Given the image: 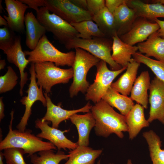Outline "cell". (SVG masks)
I'll return each mask as SVG.
<instances>
[{
  "label": "cell",
  "instance_id": "cell-1",
  "mask_svg": "<svg viewBox=\"0 0 164 164\" xmlns=\"http://www.w3.org/2000/svg\"><path fill=\"white\" fill-rule=\"evenodd\" d=\"M91 111L95 120L94 130L97 136L107 138L115 134L122 138L123 132L128 131L125 116L116 112L103 99L93 106Z\"/></svg>",
  "mask_w": 164,
  "mask_h": 164
},
{
  "label": "cell",
  "instance_id": "cell-2",
  "mask_svg": "<svg viewBox=\"0 0 164 164\" xmlns=\"http://www.w3.org/2000/svg\"><path fill=\"white\" fill-rule=\"evenodd\" d=\"M14 111L11 113V120L9 131L6 136L0 142V150L11 148L22 149L25 154L28 156L36 152L46 150H56L57 148L50 142L43 141L42 139L32 134L30 130L21 132L12 130V124L13 119Z\"/></svg>",
  "mask_w": 164,
  "mask_h": 164
},
{
  "label": "cell",
  "instance_id": "cell-3",
  "mask_svg": "<svg viewBox=\"0 0 164 164\" xmlns=\"http://www.w3.org/2000/svg\"><path fill=\"white\" fill-rule=\"evenodd\" d=\"M24 52L26 56H28V59L31 63L51 62L58 67L67 66L72 67L75 54V52L72 51L67 53L60 51L50 41L46 34L33 50Z\"/></svg>",
  "mask_w": 164,
  "mask_h": 164
},
{
  "label": "cell",
  "instance_id": "cell-4",
  "mask_svg": "<svg viewBox=\"0 0 164 164\" xmlns=\"http://www.w3.org/2000/svg\"><path fill=\"white\" fill-rule=\"evenodd\" d=\"M75 49V56L71 67L73 70V80L69 89L71 98L77 96L79 92L86 93L90 85L87 79V73L101 60L83 49L78 48Z\"/></svg>",
  "mask_w": 164,
  "mask_h": 164
},
{
  "label": "cell",
  "instance_id": "cell-5",
  "mask_svg": "<svg viewBox=\"0 0 164 164\" xmlns=\"http://www.w3.org/2000/svg\"><path fill=\"white\" fill-rule=\"evenodd\" d=\"M113 40L106 37H94L90 39H84L77 37L70 40L65 45L68 50L80 48L108 64L112 70L122 68L113 60L111 54Z\"/></svg>",
  "mask_w": 164,
  "mask_h": 164
},
{
  "label": "cell",
  "instance_id": "cell-6",
  "mask_svg": "<svg viewBox=\"0 0 164 164\" xmlns=\"http://www.w3.org/2000/svg\"><path fill=\"white\" fill-rule=\"evenodd\" d=\"M36 13L37 19L46 31L51 32L54 39L64 46L78 35L70 24L56 14L50 13L45 7L40 8Z\"/></svg>",
  "mask_w": 164,
  "mask_h": 164
},
{
  "label": "cell",
  "instance_id": "cell-7",
  "mask_svg": "<svg viewBox=\"0 0 164 164\" xmlns=\"http://www.w3.org/2000/svg\"><path fill=\"white\" fill-rule=\"evenodd\" d=\"M37 83L47 94L56 84L68 83L73 77L72 67L63 69L56 66L51 62L35 63Z\"/></svg>",
  "mask_w": 164,
  "mask_h": 164
},
{
  "label": "cell",
  "instance_id": "cell-8",
  "mask_svg": "<svg viewBox=\"0 0 164 164\" xmlns=\"http://www.w3.org/2000/svg\"><path fill=\"white\" fill-rule=\"evenodd\" d=\"M107 63L100 60L96 66L95 78L86 91V100L91 101L95 104L100 101L111 87L113 80L127 68V67H124L118 70H111L108 68Z\"/></svg>",
  "mask_w": 164,
  "mask_h": 164
},
{
  "label": "cell",
  "instance_id": "cell-9",
  "mask_svg": "<svg viewBox=\"0 0 164 164\" xmlns=\"http://www.w3.org/2000/svg\"><path fill=\"white\" fill-rule=\"evenodd\" d=\"M29 72L30 75V82L26 91L27 95L23 97L20 100L22 104L25 106V111L20 122L16 126L17 130L21 132H24L26 130L28 121L32 114V107L35 102L39 101L44 107L46 106V100L43 93V88L41 87H39L37 83L35 63H31Z\"/></svg>",
  "mask_w": 164,
  "mask_h": 164
},
{
  "label": "cell",
  "instance_id": "cell-10",
  "mask_svg": "<svg viewBox=\"0 0 164 164\" xmlns=\"http://www.w3.org/2000/svg\"><path fill=\"white\" fill-rule=\"evenodd\" d=\"M45 3L50 11L70 24L92 20L88 11L79 8L70 0H45Z\"/></svg>",
  "mask_w": 164,
  "mask_h": 164
},
{
  "label": "cell",
  "instance_id": "cell-11",
  "mask_svg": "<svg viewBox=\"0 0 164 164\" xmlns=\"http://www.w3.org/2000/svg\"><path fill=\"white\" fill-rule=\"evenodd\" d=\"M139 18L136 19L128 31L119 36L123 42L131 46L145 41L159 29L156 22H152L146 19Z\"/></svg>",
  "mask_w": 164,
  "mask_h": 164
},
{
  "label": "cell",
  "instance_id": "cell-12",
  "mask_svg": "<svg viewBox=\"0 0 164 164\" xmlns=\"http://www.w3.org/2000/svg\"><path fill=\"white\" fill-rule=\"evenodd\" d=\"M35 122V127L41 131V132L38 134L36 136L42 139L49 140L58 150L63 149L66 150L68 149L70 151L78 147L76 142H73L69 139L64 135V133L67 130L62 131L58 128L50 127L49 125V122L43 121L39 118L36 120Z\"/></svg>",
  "mask_w": 164,
  "mask_h": 164
},
{
  "label": "cell",
  "instance_id": "cell-13",
  "mask_svg": "<svg viewBox=\"0 0 164 164\" xmlns=\"http://www.w3.org/2000/svg\"><path fill=\"white\" fill-rule=\"evenodd\" d=\"M149 123L158 120L164 125V83L156 77L151 82L149 88Z\"/></svg>",
  "mask_w": 164,
  "mask_h": 164
},
{
  "label": "cell",
  "instance_id": "cell-14",
  "mask_svg": "<svg viewBox=\"0 0 164 164\" xmlns=\"http://www.w3.org/2000/svg\"><path fill=\"white\" fill-rule=\"evenodd\" d=\"M46 100V111L41 120L52 123V127L58 128L60 124L63 121L69 119L73 114L79 112H90L92 105L88 102L83 107L77 109L67 110L61 108L60 105H56L52 102L47 93L44 92Z\"/></svg>",
  "mask_w": 164,
  "mask_h": 164
},
{
  "label": "cell",
  "instance_id": "cell-15",
  "mask_svg": "<svg viewBox=\"0 0 164 164\" xmlns=\"http://www.w3.org/2000/svg\"><path fill=\"white\" fill-rule=\"evenodd\" d=\"M3 52L6 54L8 61L14 64L19 70L20 78L19 94L22 96L24 87L28 80L27 73L25 70L30 62L26 58V55L22 50L20 36H16L12 46Z\"/></svg>",
  "mask_w": 164,
  "mask_h": 164
},
{
  "label": "cell",
  "instance_id": "cell-16",
  "mask_svg": "<svg viewBox=\"0 0 164 164\" xmlns=\"http://www.w3.org/2000/svg\"><path fill=\"white\" fill-rule=\"evenodd\" d=\"M5 3L8 16L4 15L3 17L7 21L8 26L14 32H23L25 13L28 6L19 0H5Z\"/></svg>",
  "mask_w": 164,
  "mask_h": 164
},
{
  "label": "cell",
  "instance_id": "cell-17",
  "mask_svg": "<svg viewBox=\"0 0 164 164\" xmlns=\"http://www.w3.org/2000/svg\"><path fill=\"white\" fill-rule=\"evenodd\" d=\"M71 123L77 129L78 139L76 142L78 146H88L89 135L92 129L95 125V120L91 112L83 114H75L70 118Z\"/></svg>",
  "mask_w": 164,
  "mask_h": 164
},
{
  "label": "cell",
  "instance_id": "cell-18",
  "mask_svg": "<svg viewBox=\"0 0 164 164\" xmlns=\"http://www.w3.org/2000/svg\"><path fill=\"white\" fill-rule=\"evenodd\" d=\"M24 24L26 30V44L32 50L46 31L32 12H28L25 15Z\"/></svg>",
  "mask_w": 164,
  "mask_h": 164
},
{
  "label": "cell",
  "instance_id": "cell-19",
  "mask_svg": "<svg viewBox=\"0 0 164 164\" xmlns=\"http://www.w3.org/2000/svg\"><path fill=\"white\" fill-rule=\"evenodd\" d=\"M112 54L111 57L121 67H126L132 60V55L138 50L137 46H131L123 42L115 34L112 37Z\"/></svg>",
  "mask_w": 164,
  "mask_h": 164
},
{
  "label": "cell",
  "instance_id": "cell-20",
  "mask_svg": "<svg viewBox=\"0 0 164 164\" xmlns=\"http://www.w3.org/2000/svg\"><path fill=\"white\" fill-rule=\"evenodd\" d=\"M140 63L133 58L128 63L126 70L116 81L112 83L111 87L121 94L129 95L136 78V76Z\"/></svg>",
  "mask_w": 164,
  "mask_h": 164
},
{
  "label": "cell",
  "instance_id": "cell-21",
  "mask_svg": "<svg viewBox=\"0 0 164 164\" xmlns=\"http://www.w3.org/2000/svg\"><path fill=\"white\" fill-rule=\"evenodd\" d=\"M144 108L137 103L125 116L130 139H134L142 128L149 126V122L145 118Z\"/></svg>",
  "mask_w": 164,
  "mask_h": 164
},
{
  "label": "cell",
  "instance_id": "cell-22",
  "mask_svg": "<svg viewBox=\"0 0 164 164\" xmlns=\"http://www.w3.org/2000/svg\"><path fill=\"white\" fill-rule=\"evenodd\" d=\"M127 4L134 10L138 17L154 21L158 18H164V5L162 4H148L139 0H128Z\"/></svg>",
  "mask_w": 164,
  "mask_h": 164
},
{
  "label": "cell",
  "instance_id": "cell-23",
  "mask_svg": "<svg viewBox=\"0 0 164 164\" xmlns=\"http://www.w3.org/2000/svg\"><path fill=\"white\" fill-rule=\"evenodd\" d=\"M127 1L118 8L113 13L118 36L128 31L138 18L134 10L127 4Z\"/></svg>",
  "mask_w": 164,
  "mask_h": 164
},
{
  "label": "cell",
  "instance_id": "cell-24",
  "mask_svg": "<svg viewBox=\"0 0 164 164\" xmlns=\"http://www.w3.org/2000/svg\"><path fill=\"white\" fill-rule=\"evenodd\" d=\"M157 32L145 41L138 43L137 46L139 52L145 54L146 56H152L157 60L164 61V39L159 36Z\"/></svg>",
  "mask_w": 164,
  "mask_h": 164
},
{
  "label": "cell",
  "instance_id": "cell-25",
  "mask_svg": "<svg viewBox=\"0 0 164 164\" xmlns=\"http://www.w3.org/2000/svg\"><path fill=\"white\" fill-rule=\"evenodd\" d=\"M150 77L148 71H142L136 78L131 92L130 98L133 101L142 106L145 108H148V90L150 85Z\"/></svg>",
  "mask_w": 164,
  "mask_h": 164
},
{
  "label": "cell",
  "instance_id": "cell-26",
  "mask_svg": "<svg viewBox=\"0 0 164 164\" xmlns=\"http://www.w3.org/2000/svg\"><path fill=\"white\" fill-rule=\"evenodd\" d=\"M101 149H94L88 146H78L69 152V158L64 164H95L96 159L101 154Z\"/></svg>",
  "mask_w": 164,
  "mask_h": 164
},
{
  "label": "cell",
  "instance_id": "cell-27",
  "mask_svg": "<svg viewBox=\"0 0 164 164\" xmlns=\"http://www.w3.org/2000/svg\"><path fill=\"white\" fill-rule=\"evenodd\" d=\"M102 99L112 107L117 108L121 114L125 116L135 105L130 97L120 94L111 87Z\"/></svg>",
  "mask_w": 164,
  "mask_h": 164
},
{
  "label": "cell",
  "instance_id": "cell-28",
  "mask_svg": "<svg viewBox=\"0 0 164 164\" xmlns=\"http://www.w3.org/2000/svg\"><path fill=\"white\" fill-rule=\"evenodd\" d=\"M92 20L97 24L106 37L112 39L117 33L113 15L106 7L93 16Z\"/></svg>",
  "mask_w": 164,
  "mask_h": 164
},
{
  "label": "cell",
  "instance_id": "cell-29",
  "mask_svg": "<svg viewBox=\"0 0 164 164\" xmlns=\"http://www.w3.org/2000/svg\"><path fill=\"white\" fill-rule=\"evenodd\" d=\"M143 136L148 144L152 164H164V149L159 137L151 130L143 132Z\"/></svg>",
  "mask_w": 164,
  "mask_h": 164
},
{
  "label": "cell",
  "instance_id": "cell-30",
  "mask_svg": "<svg viewBox=\"0 0 164 164\" xmlns=\"http://www.w3.org/2000/svg\"><path fill=\"white\" fill-rule=\"evenodd\" d=\"M39 155L33 154L29 157L32 164H59L63 160H67L69 155L58 150L55 153L53 150H46L38 152Z\"/></svg>",
  "mask_w": 164,
  "mask_h": 164
},
{
  "label": "cell",
  "instance_id": "cell-31",
  "mask_svg": "<svg viewBox=\"0 0 164 164\" xmlns=\"http://www.w3.org/2000/svg\"><path fill=\"white\" fill-rule=\"evenodd\" d=\"M78 33L77 37L90 39L94 37H105L97 25L92 20L70 24Z\"/></svg>",
  "mask_w": 164,
  "mask_h": 164
},
{
  "label": "cell",
  "instance_id": "cell-32",
  "mask_svg": "<svg viewBox=\"0 0 164 164\" xmlns=\"http://www.w3.org/2000/svg\"><path fill=\"white\" fill-rule=\"evenodd\" d=\"M132 56L137 62L144 64L149 67L156 77L164 83V61L153 59L139 52H135Z\"/></svg>",
  "mask_w": 164,
  "mask_h": 164
},
{
  "label": "cell",
  "instance_id": "cell-33",
  "mask_svg": "<svg viewBox=\"0 0 164 164\" xmlns=\"http://www.w3.org/2000/svg\"><path fill=\"white\" fill-rule=\"evenodd\" d=\"M18 77L12 67H7V71L0 77V93L2 94L12 90L18 83Z\"/></svg>",
  "mask_w": 164,
  "mask_h": 164
},
{
  "label": "cell",
  "instance_id": "cell-34",
  "mask_svg": "<svg viewBox=\"0 0 164 164\" xmlns=\"http://www.w3.org/2000/svg\"><path fill=\"white\" fill-rule=\"evenodd\" d=\"M3 153L7 164H26L23 156L25 153L22 149L7 148L4 150Z\"/></svg>",
  "mask_w": 164,
  "mask_h": 164
},
{
  "label": "cell",
  "instance_id": "cell-35",
  "mask_svg": "<svg viewBox=\"0 0 164 164\" xmlns=\"http://www.w3.org/2000/svg\"><path fill=\"white\" fill-rule=\"evenodd\" d=\"M16 36L14 31L7 26L0 28V49L4 51L13 44Z\"/></svg>",
  "mask_w": 164,
  "mask_h": 164
},
{
  "label": "cell",
  "instance_id": "cell-36",
  "mask_svg": "<svg viewBox=\"0 0 164 164\" xmlns=\"http://www.w3.org/2000/svg\"><path fill=\"white\" fill-rule=\"evenodd\" d=\"M87 10L92 17L105 7L104 0H87Z\"/></svg>",
  "mask_w": 164,
  "mask_h": 164
},
{
  "label": "cell",
  "instance_id": "cell-37",
  "mask_svg": "<svg viewBox=\"0 0 164 164\" xmlns=\"http://www.w3.org/2000/svg\"><path fill=\"white\" fill-rule=\"evenodd\" d=\"M23 3L27 5L29 8H31L38 11L40 8L45 7V0H19Z\"/></svg>",
  "mask_w": 164,
  "mask_h": 164
},
{
  "label": "cell",
  "instance_id": "cell-38",
  "mask_svg": "<svg viewBox=\"0 0 164 164\" xmlns=\"http://www.w3.org/2000/svg\"><path fill=\"white\" fill-rule=\"evenodd\" d=\"M105 7L113 14L115 10L127 0H106Z\"/></svg>",
  "mask_w": 164,
  "mask_h": 164
},
{
  "label": "cell",
  "instance_id": "cell-39",
  "mask_svg": "<svg viewBox=\"0 0 164 164\" xmlns=\"http://www.w3.org/2000/svg\"><path fill=\"white\" fill-rule=\"evenodd\" d=\"M155 22L158 24L159 27V29L157 32L158 36L164 39V21L156 19Z\"/></svg>",
  "mask_w": 164,
  "mask_h": 164
},
{
  "label": "cell",
  "instance_id": "cell-40",
  "mask_svg": "<svg viewBox=\"0 0 164 164\" xmlns=\"http://www.w3.org/2000/svg\"><path fill=\"white\" fill-rule=\"evenodd\" d=\"M71 2L79 8L87 11V0H70Z\"/></svg>",
  "mask_w": 164,
  "mask_h": 164
},
{
  "label": "cell",
  "instance_id": "cell-41",
  "mask_svg": "<svg viewBox=\"0 0 164 164\" xmlns=\"http://www.w3.org/2000/svg\"><path fill=\"white\" fill-rule=\"evenodd\" d=\"M3 97H2L0 98V121L4 118L5 115L4 114V104L3 101Z\"/></svg>",
  "mask_w": 164,
  "mask_h": 164
},
{
  "label": "cell",
  "instance_id": "cell-42",
  "mask_svg": "<svg viewBox=\"0 0 164 164\" xmlns=\"http://www.w3.org/2000/svg\"><path fill=\"white\" fill-rule=\"evenodd\" d=\"M8 26V22L3 17L0 15V26Z\"/></svg>",
  "mask_w": 164,
  "mask_h": 164
},
{
  "label": "cell",
  "instance_id": "cell-43",
  "mask_svg": "<svg viewBox=\"0 0 164 164\" xmlns=\"http://www.w3.org/2000/svg\"><path fill=\"white\" fill-rule=\"evenodd\" d=\"M6 65L5 61V60H0V70L4 69Z\"/></svg>",
  "mask_w": 164,
  "mask_h": 164
},
{
  "label": "cell",
  "instance_id": "cell-44",
  "mask_svg": "<svg viewBox=\"0 0 164 164\" xmlns=\"http://www.w3.org/2000/svg\"><path fill=\"white\" fill-rule=\"evenodd\" d=\"M4 158L3 153L1 151L0 152V164H4L3 159Z\"/></svg>",
  "mask_w": 164,
  "mask_h": 164
},
{
  "label": "cell",
  "instance_id": "cell-45",
  "mask_svg": "<svg viewBox=\"0 0 164 164\" xmlns=\"http://www.w3.org/2000/svg\"><path fill=\"white\" fill-rule=\"evenodd\" d=\"M2 1L0 0V11L1 13L2 12V10H3V9L2 8Z\"/></svg>",
  "mask_w": 164,
  "mask_h": 164
},
{
  "label": "cell",
  "instance_id": "cell-46",
  "mask_svg": "<svg viewBox=\"0 0 164 164\" xmlns=\"http://www.w3.org/2000/svg\"><path fill=\"white\" fill-rule=\"evenodd\" d=\"M108 164H114L113 163H109ZM127 164H132V160L131 159H128Z\"/></svg>",
  "mask_w": 164,
  "mask_h": 164
},
{
  "label": "cell",
  "instance_id": "cell-47",
  "mask_svg": "<svg viewBox=\"0 0 164 164\" xmlns=\"http://www.w3.org/2000/svg\"><path fill=\"white\" fill-rule=\"evenodd\" d=\"M97 164H101V160H99L97 162Z\"/></svg>",
  "mask_w": 164,
  "mask_h": 164
},
{
  "label": "cell",
  "instance_id": "cell-48",
  "mask_svg": "<svg viewBox=\"0 0 164 164\" xmlns=\"http://www.w3.org/2000/svg\"><path fill=\"white\" fill-rule=\"evenodd\" d=\"M163 5H164V3H163Z\"/></svg>",
  "mask_w": 164,
  "mask_h": 164
}]
</instances>
